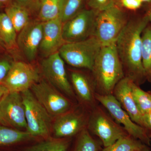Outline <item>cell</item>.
Listing matches in <instances>:
<instances>
[{
  "label": "cell",
  "mask_w": 151,
  "mask_h": 151,
  "mask_svg": "<svg viewBox=\"0 0 151 151\" xmlns=\"http://www.w3.org/2000/svg\"><path fill=\"white\" fill-rule=\"evenodd\" d=\"M149 22L147 15L128 21L115 42L125 76L138 85L146 79L142 63V36Z\"/></svg>",
  "instance_id": "cell-1"
},
{
  "label": "cell",
  "mask_w": 151,
  "mask_h": 151,
  "mask_svg": "<svg viewBox=\"0 0 151 151\" xmlns=\"http://www.w3.org/2000/svg\"><path fill=\"white\" fill-rule=\"evenodd\" d=\"M91 71L97 93L113 94L115 86L125 76L115 43L102 47Z\"/></svg>",
  "instance_id": "cell-2"
},
{
  "label": "cell",
  "mask_w": 151,
  "mask_h": 151,
  "mask_svg": "<svg viewBox=\"0 0 151 151\" xmlns=\"http://www.w3.org/2000/svg\"><path fill=\"white\" fill-rule=\"evenodd\" d=\"M27 124V132L36 139L51 137L52 117L37 101L30 89L21 92Z\"/></svg>",
  "instance_id": "cell-3"
},
{
  "label": "cell",
  "mask_w": 151,
  "mask_h": 151,
  "mask_svg": "<svg viewBox=\"0 0 151 151\" xmlns=\"http://www.w3.org/2000/svg\"><path fill=\"white\" fill-rule=\"evenodd\" d=\"M102 46L94 36L73 42H66L60 49V56L70 66L91 71Z\"/></svg>",
  "instance_id": "cell-4"
},
{
  "label": "cell",
  "mask_w": 151,
  "mask_h": 151,
  "mask_svg": "<svg viewBox=\"0 0 151 151\" xmlns=\"http://www.w3.org/2000/svg\"><path fill=\"white\" fill-rule=\"evenodd\" d=\"M87 129L90 134L100 139L104 148L112 145L120 138L128 135L124 127L99 105L90 112Z\"/></svg>",
  "instance_id": "cell-5"
},
{
  "label": "cell",
  "mask_w": 151,
  "mask_h": 151,
  "mask_svg": "<svg viewBox=\"0 0 151 151\" xmlns=\"http://www.w3.org/2000/svg\"><path fill=\"white\" fill-rule=\"evenodd\" d=\"M128 20L126 14L116 5L97 14L94 36L102 46L116 42Z\"/></svg>",
  "instance_id": "cell-6"
},
{
  "label": "cell",
  "mask_w": 151,
  "mask_h": 151,
  "mask_svg": "<svg viewBox=\"0 0 151 151\" xmlns=\"http://www.w3.org/2000/svg\"><path fill=\"white\" fill-rule=\"evenodd\" d=\"M37 101L52 118L70 111L75 107L73 100L50 85L40 79L30 89Z\"/></svg>",
  "instance_id": "cell-7"
},
{
  "label": "cell",
  "mask_w": 151,
  "mask_h": 151,
  "mask_svg": "<svg viewBox=\"0 0 151 151\" xmlns=\"http://www.w3.org/2000/svg\"><path fill=\"white\" fill-rule=\"evenodd\" d=\"M95 97L113 119L124 127L128 134L147 145H150L151 139L147 131L132 121L113 94L101 95L96 93Z\"/></svg>",
  "instance_id": "cell-8"
},
{
  "label": "cell",
  "mask_w": 151,
  "mask_h": 151,
  "mask_svg": "<svg viewBox=\"0 0 151 151\" xmlns=\"http://www.w3.org/2000/svg\"><path fill=\"white\" fill-rule=\"evenodd\" d=\"M90 112L80 105L55 117L52 129L54 137L71 138L77 136L87 128Z\"/></svg>",
  "instance_id": "cell-9"
},
{
  "label": "cell",
  "mask_w": 151,
  "mask_h": 151,
  "mask_svg": "<svg viewBox=\"0 0 151 151\" xmlns=\"http://www.w3.org/2000/svg\"><path fill=\"white\" fill-rule=\"evenodd\" d=\"M41 69L45 81L71 100L76 99L68 78L64 61L58 52L44 58L41 63Z\"/></svg>",
  "instance_id": "cell-10"
},
{
  "label": "cell",
  "mask_w": 151,
  "mask_h": 151,
  "mask_svg": "<svg viewBox=\"0 0 151 151\" xmlns=\"http://www.w3.org/2000/svg\"><path fill=\"white\" fill-rule=\"evenodd\" d=\"M98 12L92 9H83L63 23V37L65 43L81 41L94 36Z\"/></svg>",
  "instance_id": "cell-11"
},
{
  "label": "cell",
  "mask_w": 151,
  "mask_h": 151,
  "mask_svg": "<svg viewBox=\"0 0 151 151\" xmlns=\"http://www.w3.org/2000/svg\"><path fill=\"white\" fill-rule=\"evenodd\" d=\"M0 123L12 129L27 131L25 111L21 93L9 92L0 101Z\"/></svg>",
  "instance_id": "cell-12"
},
{
  "label": "cell",
  "mask_w": 151,
  "mask_h": 151,
  "mask_svg": "<svg viewBox=\"0 0 151 151\" xmlns=\"http://www.w3.org/2000/svg\"><path fill=\"white\" fill-rule=\"evenodd\" d=\"M40 79L38 70L31 64L23 61H14L2 84L9 92L21 93L30 89Z\"/></svg>",
  "instance_id": "cell-13"
},
{
  "label": "cell",
  "mask_w": 151,
  "mask_h": 151,
  "mask_svg": "<svg viewBox=\"0 0 151 151\" xmlns=\"http://www.w3.org/2000/svg\"><path fill=\"white\" fill-rule=\"evenodd\" d=\"M42 22L31 20L19 33L18 48L29 62L35 60L39 52L42 36Z\"/></svg>",
  "instance_id": "cell-14"
},
{
  "label": "cell",
  "mask_w": 151,
  "mask_h": 151,
  "mask_svg": "<svg viewBox=\"0 0 151 151\" xmlns=\"http://www.w3.org/2000/svg\"><path fill=\"white\" fill-rule=\"evenodd\" d=\"M71 85L80 105L91 111L99 103L95 97L96 86L92 77L79 71L70 73Z\"/></svg>",
  "instance_id": "cell-15"
},
{
  "label": "cell",
  "mask_w": 151,
  "mask_h": 151,
  "mask_svg": "<svg viewBox=\"0 0 151 151\" xmlns=\"http://www.w3.org/2000/svg\"><path fill=\"white\" fill-rule=\"evenodd\" d=\"M63 23L60 18L42 22V36L39 52L44 58L58 52L65 43L63 37Z\"/></svg>",
  "instance_id": "cell-16"
},
{
  "label": "cell",
  "mask_w": 151,
  "mask_h": 151,
  "mask_svg": "<svg viewBox=\"0 0 151 151\" xmlns=\"http://www.w3.org/2000/svg\"><path fill=\"white\" fill-rule=\"evenodd\" d=\"M133 82L129 78L125 76L115 86L113 95L132 121L145 129L144 116L138 110L133 98L132 92Z\"/></svg>",
  "instance_id": "cell-17"
},
{
  "label": "cell",
  "mask_w": 151,
  "mask_h": 151,
  "mask_svg": "<svg viewBox=\"0 0 151 151\" xmlns=\"http://www.w3.org/2000/svg\"><path fill=\"white\" fill-rule=\"evenodd\" d=\"M35 139L27 131L12 129L0 123V147L16 145Z\"/></svg>",
  "instance_id": "cell-18"
},
{
  "label": "cell",
  "mask_w": 151,
  "mask_h": 151,
  "mask_svg": "<svg viewBox=\"0 0 151 151\" xmlns=\"http://www.w3.org/2000/svg\"><path fill=\"white\" fill-rule=\"evenodd\" d=\"M17 32L10 19L5 12L0 13V41L5 49L18 48Z\"/></svg>",
  "instance_id": "cell-19"
},
{
  "label": "cell",
  "mask_w": 151,
  "mask_h": 151,
  "mask_svg": "<svg viewBox=\"0 0 151 151\" xmlns=\"http://www.w3.org/2000/svg\"><path fill=\"white\" fill-rule=\"evenodd\" d=\"M71 138L50 137L25 147L23 151H68Z\"/></svg>",
  "instance_id": "cell-20"
},
{
  "label": "cell",
  "mask_w": 151,
  "mask_h": 151,
  "mask_svg": "<svg viewBox=\"0 0 151 151\" xmlns=\"http://www.w3.org/2000/svg\"><path fill=\"white\" fill-rule=\"evenodd\" d=\"M5 13L10 19L17 33L19 32L31 20L30 11L14 2L10 3L6 6Z\"/></svg>",
  "instance_id": "cell-21"
},
{
  "label": "cell",
  "mask_w": 151,
  "mask_h": 151,
  "mask_svg": "<svg viewBox=\"0 0 151 151\" xmlns=\"http://www.w3.org/2000/svg\"><path fill=\"white\" fill-rule=\"evenodd\" d=\"M63 2V0H39L38 20L44 22L60 17Z\"/></svg>",
  "instance_id": "cell-22"
},
{
  "label": "cell",
  "mask_w": 151,
  "mask_h": 151,
  "mask_svg": "<svg viewBox=\"0 0 151 151\" xmlns=\"http://www.w3.org/2000/svg\"><path fill=\"white\" fill-rule=\"evenodd\" d=\"M102 151H151L148 145L129 135L119 139L112 145Z\"/></svg>",
  "instance_id": "cell-23"
},
{
  "label": "cell",
  "mask_w": 151,
  "mask_h": 151,
  "mask_svg": "<svg viewBox=\"0 0 151 151\" xmlns=\"http://www.w3.org/2000/svg\"><path fill=\"white\" fill-rule=\"evenodd\" d=\"M142 60L146 79L151 82V25H148L142 36Z\"/></svg>",
  "instance_id": "cell-24"
},
{
  "label": "cell",
  "mask_w": 151,
  "mask_h": 151,
  "mask_svg": "<svg viewBox=\"0 0 151 151\" xmlns=\"http://www.w3.org/2000/svg\"><path fill=\"white\" fill-rule=\"evenodd\" d=\"M77 136L73 151H100L101 150L102 143L94 139L87 128Z\"/></svg>",
  "instance_id": "cell-25"
},
{
  "label": "cell",
  "mask_w": 151,
  "mask_h": 151,
  "mask_svg": "<svg viewBox=\"0 0 151 151\" xmlns=\"http://www.w3.org/2000/svg\"><path fill=\"white\" fill-rule=\"evenodd\" d=\"M132 92L138 110L145 116L151 111V93L144 91L134 82L132 83Z\"/></svg>",
  "instance_id": "cell-26"
},
{
  "label": "cell",
  "mask_w": 151,
  "mask_h": 151,
  "mask_svg": "<svg viewBox=\"0 0 151 151\" xmlns=\"http://www.w3.org/2000/svg\"><path fill=\"white\" fill-rule=\"evenodd\" d=\"M83 0H63L60 19L63 23L72 18L82 9Z\"/></svg>",
  "instance_id": "cell-27"
},
{
  "label": "cell",
  "mask_w": 151,
  "mask_h": 151,
  "mask_svg": "<svg viewBox=\"0 0 151 151\" xmlns=\"http://www.w3.org/2000/svg\"><path fill=\"white\" fill-rule=\"evenodd\" d=\"M115 0H88V4L90 9L102 12L115 6Z\"/></svg>",
  "instance_id": "cell-28"
},
{
  "label": "cell",
  "mask_w": 151,
  "mask_h": 151,
  "mask_svg": "<svg viewBox=\"0 0 151 151\" xmlns=\"http://www.w3.org/2000/svg\"><path fill=\"white\" fill-rule=\"evenodd\" d=\"M13 62L8 58H0V84L5 78Z\"/></svg>",
  "instance_id": "cell-29"
},
{
  "label": "cell",
  "mask_w": 151,
  "mask_h": 151,
  "mask_svg": "<svg viewBox=\"0 0 151 151\" xmlns=\"http://www.w3.org/2000/svg\"><path fill=\"white\" fill-rule=\"evenodd\" d=\"M122 6L130 10H136L139 9L142 4L141 0H120Z\"/></svg>",
  "instance_id": "cell-30"
},
{
  "label": "cell",
  "mask_w": 151,
  "mask_h": 151,
  "mask_svg": "<svg viewBox=\"0 0 151 151\" xmlns=\"http://www.w3.org/2000/svg\"><path fill=\"white\" fill-rule=\"evenodd\" d=\"M39 1V0H14V2L30 11L31 9L34 8L35 6H38Z\"/></svg>",
  "instance_id": "cell-31"
},
{
  "label": "cell",
  "mask_w": 151,
  "mask_h": 151,
  "mask_svg": "<svg viewBox=\"0 0 151 151\" xmlns=\"http://www.w3.org/2000/svg\"><path fill=\"white\" fill-rule=\"evenodd\" d=\"M144 119L145 126V128L148 132L149 131L151 132V111L144 116Z\"/></svg>",
  "instance_id": "cell-32"
},
{
  "label": "cell",
  "mask_w": 151,
  "mask_h": 151,
  "mask_svg": "<svg viewBox=\"0 0 151 151\" xmlns=\"http://www.w3.org/2000/svg\"><path fill=\"white\" fill-rule=\"evenodd\" d=\"M9 92L8 89L4 85L2 84H0V101Z\"/></svg>",
  "instance_id": "cell-33"
},
{
  "label": "cell",
  "mask_w": 151,
  "mask_h": 151,
  "mask_svg": "<svg viewBox=\"0 0 151 151\" xmlns=\"http://www.w3.org/2000/svg\"><path fill=\"white\" fill-rule=\"evenodd\" d=\"M10 0H0V8L5 7L10 3Z\"/></svg>",
  "instance_id": "cell-34"
},
{
  "label": "cell",
  "mask_w": 151,
  "mask_h": 151,
  "mask_svg": "<svg viewBox=\"0 0 151 151\" xmlns=\"http://www.w3.org/2000/svg\"><path fill=\"white\" fill-rule=\"evenodd\" d=\"M147 17L149 19V22H151V8L150 9V10L148 12L146 15Z\"/></svg>",
  "instance_id": "cell-35"
},
{
  "label": "cell",
  "mask_w": 151,
  "mask_h": 151,
  "mask_svg": "<svg viewBox=\"0 0 151 151\" xmlns=\"http://www.w3.org/2000/svg\"><path fill=\"white\" fill-rule=\"evenodd\" d=\"M5 49L3 45V44L1 43V41H0V50L2 49Z\"/></svg>",
  "instance_id": "cell-36"
},
{
  "label": "cell",
  "mask_w": 151,
  "mask_h": 151,
  "mask_svg": "<svg viewBox=\"0 0 151 151\" xmlns=\"http://www.w3.org/2000/svg\"><path fill=\"white\" fill-rule=\"evenodd\" d=\"M142 2H151V0H141Z\"/></svg>",
  "instance_id": "cell-37"
},
{
  "label": "cell",
  "mask_w": 151,
  "mask_h": 151,
  "mask_svg": "<svg viewBox=\"0 0 151 151\" xmlns=\"http://www.w3.org/2000/svg\"><path fill=\"white\" fill-rule=\"evenodd\" d=\"M115 1H119L120 0H115Z\"/></svg>",
  "instance_id": "cell-38"
}]
</instances>
